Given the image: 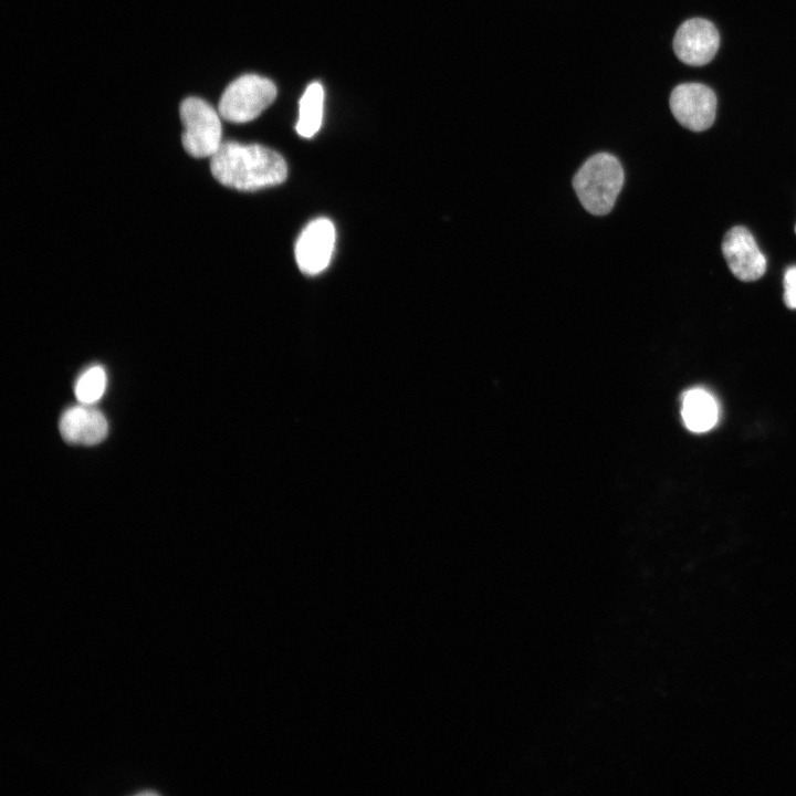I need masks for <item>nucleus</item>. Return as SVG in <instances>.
Wrapping results in <instances>:
<instances>
[{"label": "nucleus", "mask_w": 796, "mask_h": 796, "mask_svg": "<svg viewBox=\"0 0 796 796\" xmlns=\"http://www.w3.org/2000/svg\"><path fill=\"white\" fill-rule=\"evenodd\" d=\"M212 176L223 186L253 191L282 184L287 176L284 158L258 144L222 143L210 157Z\"/></svg>", "instance_id": "1"}, {"label": "nucleus", "mask_w": 796, "mask_h": 796, "mask_svg": "<svg viewBox=\"0 0 796 796\" xmlns=\"http://www.w3.org/2000/svg\"><path fill=\"white\" fill-rule=\"evenodd\" d=\"M624 181L619 160L609 153H597L579 167L573 178V188L586 211L604 216L614 208Z\"/></svg>", "instance_id": "2"}, {"label": "nucleus", "mask_w": 796, "mask_h": 796, "mask_svg": "<svg viewBox=\"0 0 796 796\" xmlns=\"http://www.w3.org/2000/svg\"><path fill=\"white\" fill-rule=\"evenodd\" d=\"M276 97L275 85L266 77L245 74L231 82L218 105L220 116L231 123L255 119Z\"/></svg>", "instance_id": "3"}, {"label": "nucleus", "mask_w": 796, "mask_h": 796, "mask_svg": "<svg viewBox=\"0 0 796 796\" xmlns=\"http://www.w3.org/2000/svg\"><path fill=\"white\" fill-rule=\"evenodd\" d=\"M184 126L181 143L192 157H211L221 146L222 126L220 114L199 97H187L179 106Z\"/></svg>", "instance_id": "4"}, {"label": "nucleus", "mask_w": 796, "mask_h": 796, "mask_svg": "<svg viewBox=\"0 0 796 796\" xmlns=\"http://www.w3.org/2000/svg\"><path fill=\"white\" fill-rule=\"evenodd\" d=\"M670 109L683 127L702 132L710 128L715 119L716 96L701 83H682L670 95Z\"/></svg>", "instance_id": "5"}, {"label": "nucleus", "mask_w": 796, "mask_h": 796, "mask_svg": "<svg viewBox=\"0 0 796 796\" xmlns=\"http://www.w3.org/2000/svg\"><path fill=\"white\" fill-rule=\"evenodd\" d=\"M335 239V227L327 218H317L307 223L295 244L298 269L307 275L324 271L332 259Z\"/></svg>", "instance_id": "6"}, {"label": "nucleus", "mask_w": 796, "mask_h": 796, "mask_svg": "<svg viewBox=\"0 0 796 796\" xmlns=\"http://www.w3.org/2000/svg\"><path fill=\"white\" fill-rule=\"evenodd\" d=\"M722 253L733 275L741 281L758 280L766 271V258L745 227L736 226L725 233Z\"/></svg>", "instance_id": "7"}, {"label": "nucleus", "mask_w": 796, "mask_h": 796, "mask_svg": "<svg viewBox=\"0 0 796 796\" xmlns=\"http://www.w3.org/2000/svg\"><path fill=\"white\" fill-rule=\"evenodd\" d=\"M720 35L714 24L705 19L684 21L675 32L673 50L678 59L693 66L709 63L718 52Z\"/></svg>", "instance_id": "8"}, {"label": "nucleus", "mask_w": 796, "mask_h": 796, "mask_svg": "<svg viewBox=\"0 0 796 796\" xmlns=\"http://www.w3.org/2000/svg\"><path fill=\"white\" fill-rule=\"evenodd\" d=\"M59 429L62 438L69 443L93 446L106 438L108 423L98 409L92 405L81 404L67 408L62 413Z\"/></svg>", "instance_id": "9"}, {"label": "nucleus", "mask_w": 796, "mask_h": 796, "mask_svg": "<svg viewBox=\"0 0 796 796\" xmlns=\"http://www.w3.org/2000/svg\"><path fill=\"white\" fill-rule=\"evenodd\" d=\"M719 405L714 396L703 388H692L682 396L681 417L685 427L696 433L711 430L719 420Z\"/></svg>", "instance_id": "10"}, {"label": "nucleus", "mask_w": 796, "mask_h": 796, "mask_svg": "<svg viewBox=\"0 0 796 796\" xmlns=\"http://www.w3.org/2000/svg\"><path fill=\"white\" fill-rule=\"evenodd\" d=\"M324 90L321 83L310 84L300 100V113L296 132L304 138L313 137L321 128L323 119Z\"/></svg>", "instance_id": "11"}, {"label": "nucleus", "mask_w": 796, "mask_h": 796, "mask_svg": "<svg viewBox=\"0 0 796 796\" xmlns=\"http://www.w3.org/2000/svg\"><path fill=\"white\" fill-rule=\"evenodd\" d=\"M107 376L101 365H93L85 369L76 379L74 392L81 404L93 405L105 392Z\"/></svg>", "instance_id": "12"}, {"label": "nucleus", "mask_w": 796, "mask_h": 796, "mask_svg": "<svg viewBox=\"0 0 796 796\" xmlns=\"http://www.w3.org/2000/svg\"><path fill=\"white\" fill-rule=\"evenodd\" d=\"M784 303L790 310H796V265L790 266L784 274Z\"/></svg>", "instance_id": "13"}, {"label": "nucleus", "mask_w": 796, "mask_h": 796, "mask_svg": "<svg viewBox=\"0 0 796 796\" xmlns=\"http://www.w3.org/2000/svg\"><path fill=\"white\" fill-rule=\"evenodd\" d=\"M795 231H796V228H795Z\"/></svg>", "instance_id": "14"}]
</instances>
